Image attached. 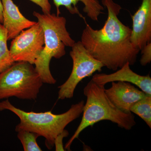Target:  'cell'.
<instances>
[{
    "label": "cell",
    "mask_w": 151,
    "mask_h": 151,
    "mask_svg": "<svg viewBox=\"0 0 151 151\" xmlns=\"http://www.w3.org/2000/svg\"><path fill=\"white\" fill-rule=\"evenodd\" d=\"M108 17L102 28L95 29L86 23L81 42L93 57L104 67L116 71L128 63L133 65L140 50L131 40L132 29L118 18L122 7L113 0H102Z\"/></svg>",
    "instance_id": "obj_1"
},
{
    "label": "cell",
    "mask_w": 151,
    "mask_h": 151,
    "mask_svg": "<svg viewBox=\"0 0 151 151\" xmlns=\"http://www.w3.org/2000/svg\"><path fill=\"white\" fill-rule=\"evenodd\" d=\"M105 86L92 80L84 87V94L86 101L83 108V116L76 131L65 144L66 150H70L71 144L82 131L100 121H111L127 130L132 129L136 125L133 113H124L113 105L105 94Z\"/></svg>",
    "instance_id": "obj_2"
},
{
    "label": "cell",
    "mask_w": 151,
    "mask_h": 151,
    "mask_svg": "<svg viewBox=\"0 0 151 151\" xmlns=\"http://www.w3.org/2000/svg\"><path fill=\"white\" fill-rule=\"evenodd\" d=\"M84 100L71 105L69 110L60 114L51 111L45 112H26L12 105L8 99L0 102V111L9 110L17 115L20 123L16 127L17 132L24 130L36 133L45 139L47 148L54 146V140L66 126L78 118L83 112Z\"/></svg>",
    "instance_id": "obj_3"
},
{
    "label": "cell",
    "mask_w": 151,
    "mask_h": 151,
    "mask_svg": "<svg viewBox=\"0 0 151 151\" xmlns=\"http://www.w3.org/2000/svg\"><path fill=\"white\" fill-rule=\"evenodd\" d=\"M33 14L42 27L44 35L43 50L34 65L43 83L55 84L56 80L50 69V60L52 58L60 59L65 55V47H71L76 42L66 29V20L64 17L55 14H41L35 11Z\"/></svg>",
    "instance_id": "obj_4"
},
{
    "label": "cell",
    "mask_w": 151,
    "mask_h": 151,
    "mask_svg": "<svg viewBox=\"0 0 151 151\" xmlns=\"http://www.w3.org/2000/svg\"><path fill=\"white\" fill-rule=\"evenodd\" d=\"M43 83L33 64L15 62L0 73V100L12 97L35 100Z\"/></svg>",
    "instance_id": "obj_5"
},
{
    "label": "cell",
    "mask_w": 151,
    "mask_h": 151,
    "mask_svg": "<svg viewBox=\"0 0 151 151\" xmlns=\"http://www.w3.org/2000/svg\"><path fill=\"white\" fill-rule=\"evenodd\" d=\"M71 48L70 55L73 61V68L67 80L58 87L59 100L72 98L79 82L96 71L100 72L104 67L100 61L90 54L81 41L75 42Z\"/></svg>",
    "instance_id": "obj_6"
},
{
    "label": "cell",
    "mask_w": 151,
    "mask_h": 151,
    "mask_svg": "<svg viewBox=\"0 0 151 151\" xmlns=\"http://www.w3.org/2000/svg\"><path fill=\"white\" fill-rule=\"evenodd\" d=\"M44 46L43 29L37 22L13 39L9 49L14 62L23 61L34 65Z\"/></svg>",
    "instance_id": "obj_7"
},
{
    "label": "cell",
    "mask_w": 151,
    "mask_h": 151,
    "mask_svg": "<svg viewBox=\"0 0 151 151\" xmlns=\"http://www.w3.org/2000/svg\"><path fill=\"white\" fill-rule=\"evenodd\" d=\"M132 19L131 42L134 47L141 50L151 42V0H142Z\"/></svg>",
    "instance_id": "obj_8"
},
{
    "label": "cell",
    "mask_w": 151,
    "mask_h": 151,
    "mask_svg": "<svg viewBox=\"0 0 151 151\" xmlns=\"http://www.w3.org/2000/svg\"><path fill=\"white\" fill-rule=\"evenodd\" d=\"M107 97L113 105L126 113H132V105L147 94L135 87L134 84L124 81L111 82V86L105 89Z\"/></svg>",
    "instance_id": "obj_9"
},
{
    "label": "cell",
    "mask_w": 151,
    "mask_h": 151,
    "mask_svg": "<svg viewBox=\"0 0 151 151\" xmlns=\"http://www.w3.org/2000/svg\"><path fill=\"white\" fill-rule=\"evenodd\" d=\"M129 63H127L116 72L111 73H96L92 80L100 85L114 81L129 82L137 86L147 94L151 95V78L150 75L142 76L135 73L131 69Z\"/></svg>",
    "instance_id": "obj_10"
},
{
    "label": "cell",
    "mask_w": 151,
    "mask_h": 151,
    "mask_svg": "<svg viewBox=\"0 0 151 151\" xmlns=\"http://www.w3.org/2000/svg\"><path fill=\"white\" fill-rule=\"evenodd\" d=\"M3 6L2 25L7 33L8 40H12L22 31L36 23L24 16L12 0H1Z\"/></svg>",
    "instance_id": "obj_11"
},
{
    "label": "cell",
    "mask_w": 151,
    "mask_h": 151,
    "mask_svg": "<svg viewBox=\"0 0 151 151\" xmlns=\"http://www.w3.org/2000/svg\"><path fill=\"white\" fill-rule=\"evenodd\" d=\"M53 1L56 8V15H60V7L63 6L70 14L78 15L86 23L85 18L80 13L77 7V4L79 2L83 3L84 5L83 12L94 21H98L99 17L103 13L102 11L104 10V6L98 0H53Z\"/></svg>",
    "instance_id": "obj_12"
},
{
    "label": "cell",
    "mask_w": 151,
    "mask_h": 151,
    "mask_svg": "<svg viewBox=\"0 0 151 151\" xmlns=\"http://www.w3.org/2000/svg\"><path fill=\"white\" fill-rule=\"evenodd\" d=\"M7 33L2 24H0V73L14 63L7 46Z\"/></svg>",
    "instance_id": "obj_13"
},
{
    "label": "cell",
    "mask_w": 151,
    "mask_h": 151,
    "mask_svg": "<svg viewBox=\"0 0 151 151\" xmlns=\"http://www.w3.org/2000/svg\"><path fill=\"white\" fill-rule=\"evenodd\" d=\"M130 111L140 117L151 129V95L147 94L136 102L130 108Z\"/></svg>",
    "instance_id": "obj_14"
},
{
    "label": "cell",
    "mask_w": 151,
    "mask_h": 151,
    "mask_svg": "<svg viewBox=\"0 0 151 151\" xmlns=\"http://www.w3.org/2000/svg\"><path fill=\"white\" fill-rule=\"evenodd\" d=\"M17 137L20 141L24 151H42L37 139L39 135L34 132L22 130L17 132Z\"/></svg>",
    "instance_id": "obj_15"
},
{
    "label": "cell",
    "mask_w": 151,
    "mask_h": 151,
    "mask_svg": "<svg viewBox=\"0 0 151 151\" xmlns=\"http://www.w3.org/2000/svg\"><path fill=\"white\" fill-rule=\"evenodd\" d=\"M141 51L142 55L140 63L142 66H145L151 61V42L148 43Z\"/></svg>",
    "instance_id": "obj_16"
},
{
    "label": "cell",
    "mask_w": 151,
    "mask_h": 151,
    "mask_svg": "<svg viewBox=\"0 0 151 151\" xmlns=\"http://www.w3.org/2000/svg\"><path fill=\"white\" fill-rule=\"evenodd\" d=\"M69 135V133L67 130L64 129L61 133L57 135L54 140V146H55V151H65V149L63 147V138L66 137Z\"/></svg>",
    "instance_id": "obj_17"
},
{
    "label": "cell",
    "mask_w": 151,
    "mask_h": 151,
    "mask_svg": "<svg viewBox=\"0 0 151 151\" xmlns=\"http://www.w3.org/2000/svg\"><path fill=\"white\" fill-rule=\"evenodd\" d=\"M39 6L44 14L51 13V6L49 0H29Z\"/></svg>",
    "instance_id": "obj_18"
},
{
    "label": "cell",
    "mask_w": 151,
    "mask_h": 151,
    "mask_svg": "<svg viewBox=\"0 0 151 151\" xmlns=\"http://www.w3.org/2000/svg\"><path fill=\"white\" fill-rule=\"evenodd\" d=\"M3 6L1 0H0V24H2L3 22Z\"/></svg>",
    "instance_id": "obj_19"
}]
</instances>
